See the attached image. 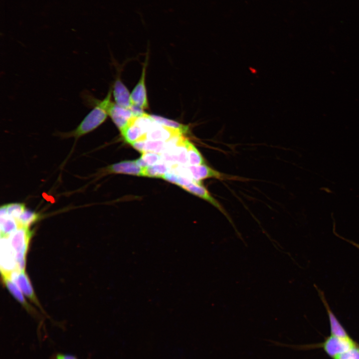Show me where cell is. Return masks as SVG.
<instances>
[{"label": "cell", "instance_id": "4fadbf2b", "mask_svg": "<svg viewBox=\"0 0 359 359\" xmlns=\"http://www.w3.org/2000/svg\"><path fill=\"white\" fill-rule=\"evenodd\" d=\"M134 117L131 119L127 126L120 131L125 142L131 145L136 141L146 140V133L136 122Z\"/></svg>", "mask_w": 359, "mask_h": 359}, {"label": "cell", "instance_id": "277c9868", "mask_svg": "<svg viewBox=\"0 0 359 359\" xmlns=\"http://www.w3.org/2000/svg\"><path fill=\"white\" fill-rule=\"evenodd\" d=\"M9 277L22 293L33 303L42 310L25 271H19L16 269L9 273Z\"/></svg>", "mask_w": 359, "mask_h": 359}, {"label": "cell", "instance_id": "5b68a950", "mask_svg": "<svg viewBox=\"0 0 359 359\" xmlns=\"http://www.w3.org/2000/svg\"><path fill=\"white\" fill-rule=\"evenodd\" d=\"M32 235L29 227L20 226L8 238L14 254L27 253L28 244Z\"/></svg>", "mask_w": 359, "mask_h": 359}, {"label": "cell", "instance_id": "8992f818", "mask_svg": "<svg viewBox=\"0 0 359 359\" xmlns=\"http://www.w3.org/2000/svg\"><path fill=\"white\" fill-rule=\"evenodd\" d=\"M108 114L120 131L125 128L131 119L135 116L130 108L121 107L113 102L109 107Z\"/></svg>", "mask_w": 359, "mask_h": 359}, {"label": "cell", "instance_id": "30bf717a", "mask_svg": "<svg viewBox=\"0 0 359 359\" xmlns=\"http://www.w3.org/2000/svg\"><path fill=\"white\" fill-rule=\"evenodd\" d=\"M143 169L135 161H124L109 166L106 170L108 174H124L143 176Z\"/></svg>", "mask_w": 359, "mask_h": 359}, {"label": "cell", "instance_id": "7402d4cb", "mask_svg": "<svg viewBox=\"0 0 359 359\" xmlns=\"http://www.w3.org/2000/svg\"><path fill=\"white\" fill-rule=\"evenodd\" d=\"M39 218L40 215L39 214L26 209L16 220L19 227H29L32 223L37 221Z\"/></svg>", "mask_w": 359, "mask_h": 359}, {"label": "cell", "instance_id": "484cf974", "mask_svg": "<svg viewBox=\"0 0 359 359\" xmlns=\"http://www.w3.org/2000/svg\"><path fill=\"white\" fill-rule=\"evenodd\" d=\"M346 240L359 249V244L357 243L352 241H349L348 240Z\"/></svg>", "mask_w": 359, "mask_h": 359}, {"label": "cell", "instance_id": "e0dca14e", "mask_svg": "<svg viewBox=\"0 0 359 359\" xmlns=\"http://www.w3.org/2000/svg\"><path fill=\"white\" fill-rule=\"evenodd\" d=\"M187 153V164L190 166L204 164V160L201 154L195 147L188 140L186 143Z\"/></svg>", "mask_w": 359, "mask_h": 359}, {"label": "cell", "instance_id": "9c48e42d", "mask_svg": "<svg viewBox=\"0 0 359 359\" xmlns=\"http://www.w3.org/2000/svg\"><path fill=\"white\" fill-rule=\"evenodd\" d=\"M183 134L179 130L167 127L155 122L146 133L145 139L148 140L168 141L175 137Z\"/></svg>", "mask_w": 359, "mask_h": 359}, {"label": "cell", "instance_id": "d4e9b609", "mask_svg": "<svg viewBox=\"0 0 359 359\" xmlns=\"http://www.w3.org/2000/svg\"><path fill=\"white\" fill-rule=\"evenodd\" d=\"M50 359H78L74 355L61 353H55L52 355Z\"/></svg>", "mask_w": 359, "mask_h": 359}, {"label": "cell", "instance_id": "9a60e30c", "mask_svg": "<svg viewBox=\"0 0 359 359\" xmlns=\"http://www.w3.org/2000/svg\"><path fill=\"white\" fill-rule=\"evenodd\" d=\"M131 145L142 153L146 152L160 153L166 150L167 141L140 140L134 142Z\"/></svg>", "mask_w": 359, "mask_h": 359}, {"label": "cell", "instance_id": "6da1fadb", "mask_svg": "<svg viewBox=\"0 0 359 359\" xmlns=\"http://www.w3.org/2000/svg\"><path fill=\"white\" fill-rule=\"evenodd\" d=\"M112 90L110 89L102 100H93L94 107L73 131L63 134L64 137L78 138L93 131L103 122L108 116L109 107L112 103Z\"/></svg>", "mask_w": 359, "mask_h": 359}, {"label": "cell", "instance_id": "3957f363", "mask_svg": "<svg viewBox=\"0 0 359 359\" xmlns=\"http://www.w3.org/2000/svg\"><path fill=\"white\" fill-rule=\"evenodd\" d=\"M355 346V343L351 338L343 339L333 335L329 337L323 345L326 352L333 358Z\"/></svg>", "mask_w": 359, "mask_h": 359}, {"label": "cell", "instance_id": "7c38bea8", "mask_svg": "<svg viewBox=\"0 0 359 359\" xmlns=\"http://www.w3.org/2000/svg\"><path fill=\"white\" fill-rule=\"evenodd\" d=\"M1 274L3 282L9 292L29 313L36 316L35 310L27 302L18 287L12 281L9 277V273L1 272Z\"/></svg>", "mask_w": 359, "mask_h": 359}, {"label": "cell", "instance_id": "ac0fdd59", "mask_svg": "<svg viewBox=\"0 0 359 359\" xmlns=\"http://www.w3.org/2000/svg\"><path fill=\"white\" fill-rule=\"evenodd\" d=\"M168 167L164 164H157L144 168L143 176L152 178H162L167 173Z\"/></svg>", "mask_w": 359, "mask_h": 359}, {"label": "cell", "instance_id": "44dd1931", "mask_svg": "<svg viewBox=\"0 0 359 359\" xmlns=\"http://www.w3.org/2000/svg\"><path fill=\"white\" fill-rule=\"evenodd\" d=\"M5 210V215L17 219L26 209L25 205L21 203H11L2 205ZM2 217V216H1Z\"/></svg>", "mask_w": 359, "mask_h": 359}, {"label": "cell", "instance_id": "ba28073f", "mask_svg": "<svg viewBox=\"0 0 359 359\" xmlns=\"http://www.w3.org/2000/svg\"><path fill=\"white\" fill-rule=\"evenodd\" d=\"M187 168L191 179L196 182H200L201 180L208 178H215L220 180H230L232 179V178H235V177L219 172L205 164L189 166Z\"/></svg>", "mask_w": 359, "mask_h": 359}, {"label": "cell", "instance_id": "2e32d148", "mask_svg": "<svg viewBox=\"0 0 359 359\" xmlns=\"http://www.w3.org/2000/svg\"><path fill=\"white\" fill-rule=\"evenodd\" d=\"M1 237H9L18 228L19 225L16 219L9 217H0Z\"/></svg>", "mask_w": 359, "mask_h": 359}, {"label": "cell", "instance_id": "cb8c5ba5", "mask_svg": "<svg viewBox=\"0 0 359 359\" xmlns=\"http://www.w3.org/2000/svg\"><path fill=\"white\" fill-rule=\"evenodd\" d=\"M334 359H359V348L356 346L348 351L335 357Z\"/></svg>", "mask_w": 359, "mask_h": 359}, {"label": "cell", "instance_id": "ffe728a7", "mask_svg": "<svg viewBox=\"0 0 359 359\" xmlns=\"http://www.w3.org/2000/svg\"><path fill=\"white\" fill-rule=\"evenodd\" d=\"M161 160V156L157 153L146 152L142 153L141 157L136 160L137 164L142 168L158 164Z\"/></svg>", "mask_w": 359, "mask_h": 359}, {"label": "cell", "instance_id": "d6986e66", "mask_svg": "<svg viewBox=\"0 0 359 359\" xmlns=\"http://www.w3.org/2000/svg\"><path fill=\"white\" fill-rule=\"evenodd\" d=\"M151 116L155 122L161 125L172 129L179 130L183 134L187 133L188 131V127L186 125L161 116L155 115H151Z\"/></svg>", "mask_w": 359, "mask_h": 359}, {"label": "cell", "instance_id": "7a4b0ae2", "mask_svg": "<svg viewBox=\"0 0 359 359\" xmlns=\"http://www.w3.org/2000/svg\"><path fill=\"white\" fill-rule=\"evenodd\" d=\"M17 269L15 254L10 244L8 237H1L0 239V271L2 273H10Z\"/></svg>", "mask_w": 359, "mask_h": 359}, {"label": "cell", "instance_id": "603a6c76", "mask_svg": "<svg viewBox=\"0 0 359 359\" xmlns=\"http://www.w3.org/2000/svg\"><path fill=\"white\" fill-rule=\"evenodd\" d=\"M162 179L172 183L176 184L181 187L193 181V180L188 178L181 176H179L172 173H166L163 177Z\"/></svg>", "mask_w": 359, "mask_h": 359}, {"label": "cell", "instance_id": "8fae6325", "mask_svg": "<svg viewBox=\"0 0 359 359\" xmlns=\"http://www.w3.org/2000/svg\"><path fill=\"white\" fill-rule=\"evenodd\" d=\"M181 188L209 202L228 218V216L223 208L211 195L206 188L201 184L200 182L192 181L187 185L182 186Z\"/></svg>", "mask_w": 359, "mask_h": 359}, {"label": "cell", "instance_id": "52a82bcc", "mask_svg": "<svg viewBox=\"0 0 359 359\" xmlns=\"http://www.w3.org/2000/svg\"><path fill=\"white\" fill-rule=\"evenodd\" d=\"M146 61L144 64L140 80L131 94V101L132 105L142 110L148 108L147 90L145 84Z\"/></svg>", "mask_w": 359, "mask_h": 359}, {"label": "cell", "instance_id": "5bb4252c", "mask_svg": "<svg viewBox=\"0 0 359 359\" xmlns=\"http://www.w3.org/2000/svg\"><path fill=\"white\" fill-rule=\"evenodd\" d=\"M112 90L117 104L126 108H130L132 106L131 94L120 78L116 79Z\"/></svg>", "mask_w": 359, "mask_h": 359}]
</instances>
